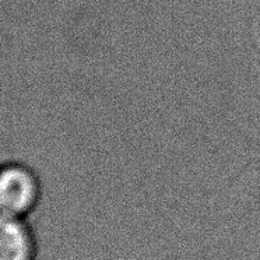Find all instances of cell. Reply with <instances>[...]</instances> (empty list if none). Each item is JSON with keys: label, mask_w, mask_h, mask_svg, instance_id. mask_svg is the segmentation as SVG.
I'll use <instances>...</instances> for the list:
<instances>
[{"label": "cell", "mask_w": 260, "mask_h": 260, "mask_svg": "<svg viewBox=\"0 0 260 260\" xmlns=\"http://www.w3.org/2000/svg\"><path fill=\"white\" fill-rule=\"evenodd\" d=\"M42 200V182L31 167L0 165V214L28 220Z\"/></svg>", "instance_id": "1"}, {"label": "cell", "mask_w": 260, "mask_h": 260, "mask_svg": "<svg viewBox=\"0 0 260 260\" xmlns=\"http://www.w3.org/2000/svg\"><path fill=\"white\" fill-rule=\"evenodd\" d=\"M38 239L25 218L0 214V260H37Z\"/></svg>", "instance_id": "2"}]
</instances>
